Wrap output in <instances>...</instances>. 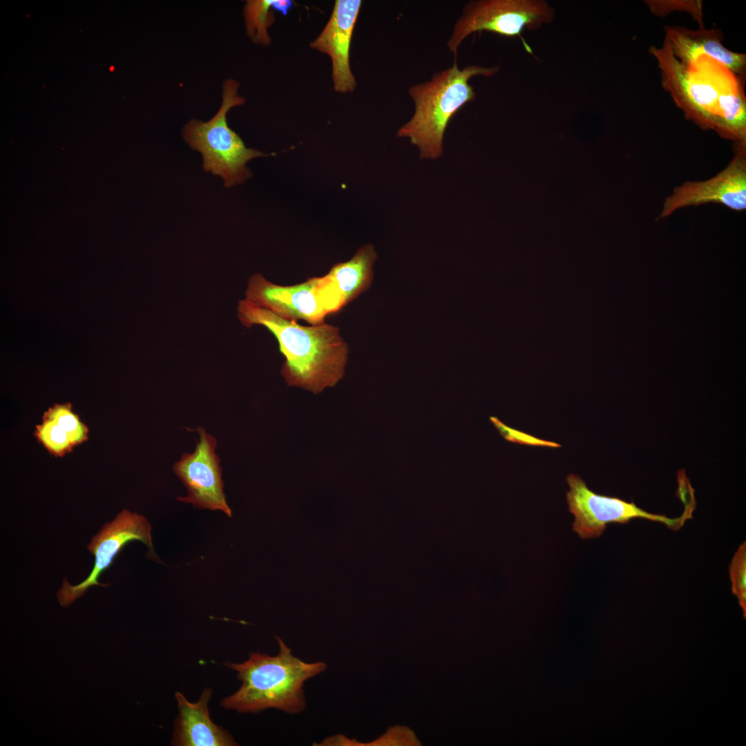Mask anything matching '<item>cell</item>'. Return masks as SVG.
Wrapping results in <instances>:
<instances>
[{
	"label": "cell",
	"mask_w": 746,
	"mask_h": 746,
	"mask_svg": "<svg viewBox=\"0 0 746 746\" xmlns=\"http://www.w3.org/2000/svg\"><path fill=\"white\" fill-rule=\"evenodd\" d=\"M238 318L246 327H266L277 339L285 361L281 374L288 385L314 394L335 385L343 376L349 347L334 325L303 326L247 300L238 301Z\"/></svg>",
	"instance_id": "obj_1"
},
{
	"label": "cell",
	"mask_w": 746,
	"mask_h": 746,
	"mask_svg": "<svg viewBox=\"0 0 746 746\" xmlns=\"http://www.w3.org/2000/svg\"><path fill=\"white\" fill-rule=\"evenodd\" d=\"M279 652L276 656L251 653L242 663L225 662L236 671L242 685L224 698L221 705L240 713L258 712L276 708L297 714L305 707V682L325 670L323 662H306L291 653V650L277 637Z\"/></svg>",
	"instance_id": "obj_2"
},
{
	"label": "cell",
	"mask_w": 746,
	"mask_h": 746,
	"mask_svg": "<svg viewBox=\"0 0 746 746\" xmlns=\"http://www.w3.org/2000/svg\"><path fill=\"white\" fill-rule=\"evenodd\" d=\"M497 67L468 66L460 69L456 61L432 78L411 86L409 95L414 104L410 119L398 131L399 137L408 138L418 147L421 159H436L443 153L446 127L454 115L475 98L468 81L474 76L489 77Z\"/></svg>",
	"instance_id": "obj_3"
},
{
	"label": "cell",
	"mask_w": 746,
	"mask_h": 746,
	"mask_svg": "<svg viewBox=\"0 0 746 746\" xmlns=\"http://www.w3.org/2000/svg\"><path fill=\"white\" fill-rule=\"evenodd\" d=\"M649 50L658 61L663 86L677 106L700 126L714 130L723 93L743 78L706 55L683 64L664 46L661 48L651 47Z\"/></svg>",
	"instance_id": "obj_4"
},
{
	"label": "cell",
	"mask_w": 746,
	"mask_h": 746,
	"mask_svg": "<svg viewBox=\"0 0 746 746\" xmlns=\"http://www.w3.org/2000/svg\"><path fill=\"white\" fill-rule=\"evenodd\" d=\"M238 86L236 81L226 80L222 104L216 115L207 122L191 119L182 131L191 148L202 154L204 170L221 177L227 188L242 184L251 176L246 166L249 160L268 155L257 149L247 148L227 124L228 111L245 102L238 93Z\"/></svg>",
	"instance_id": "obj_5"
},
{
	"label": "cell",
	"mask_w": 746,
	"mask_h": 746,
	"mask_svg": "<svg viewBox=\"0 0 746 746\" xmlns=\"http://www.w3.org/2000/svg\"><path fill=\"white\" fill-rule=\"evenodd\" d=\"M245 299L289 320H304L310 325L325 323L327 316L344 307L329 277H312L293 285H280L261 274L251 276Z\"/></svg>",
	"instance_id": "obj_6"
},
{
	"label": "cell",
	"mask_w": 746,
	"mask_h": 746,
	"mask_svg": "<svg viewBox=\"0 0 746 746\" xmlns=\"http://www.w3.org/2000/svg\"><path fill=\"white\" fill-rule=\"evenodd\" d=\"M566 480L569 486L566 501L570 513L575 517L573 530L582 539L600 537L609 524H627L636 518L659 522L678 530L687 519L692 518L696 507V501L687 498L683 514L679 517L669 518L649 513L633 501L628 502L618 497L597 494L578 475H568Z\"/></svg>",
	"instance_id": "obj_7"
},
{
	"label": "cell",
	"mask_w": 746,
	"mask_h": 746,
	"mask_svg": "<svg viewBox=\"0 0 746 746\" xmlns=\"http://www.w3.org/2000/svg\"><path fill=\"white\" fill-rule=\"evenodd\" d=\"M553 13V9L542 1H472L455 23L448 48L456 55L461 42L470 34L480 31L522 39V33L525 29H535L549 22Z\"/></svg>",
	"instance_id": "obj_8"
},
{
	"label": "cell",
	"mask_w": 746,
	"mask_h": 746,
	"mask_svg": "<svg viewBox=\"0 0 746 746\" xmlns=\"http://www.w3.org/2000/svg\"><path fill=\"white\" fill-rule=\"evenodd\" d=\"M151 526L142 515L124 509L115 518L106 523L87 546L95 557L93 568L88 577L79 584L73 586L64 578L57 591V599L66 607L83 596L92 586L108 587L110 584L99 582V577L113 564L116 556L129 542L139 540L146 545L151 557L155 555L151 540Z\"/></svg>",
	"instance_id": "obj_9"
},
{
	"label": "cell",
	"mask_w": 746,
	"mask_h": 746,
	"mask_svg": "<svg viewBox=\"0 0 746 746\" xmlns=\"http://www.w3.org/2000/svg\"><path fill=\"white\" fill-rule=\"evenodd\" d=\"M195 430L200 441L195 451L182 454L173 467L188 491L186 497H178L177 499L191 503L200 509L219 510L231 517L232 512L223 491L220 458L215 452L217 441L204 428L198 427Z\"/></svg>",
	"instance_id": "obj_10"
},
{
	"label": "cell",
	"mask_w": 746,
	"mask_h": 746,
	"mask_svg": "<svg viewBox=\"0 0 746 746\" xmlns=\"http://www.w3.org/2000/svg\"><path fill=\"white\" fill-rule=\"evenodd\" d=\"M735 153L727 166L712 178L686 182L667 197L658 217L691 205L722 204L735 211L746 209V141L736 142Z\"/></svg>",
	"instance_id": "obj_11"
},
{
	"label": "cell",
	"mask_w": 746,
	"mask_h": 746,
	"mask_svg": "<svg viewBox=\"0 0 746 746\" xmlns=\"http://www.w3.org/2000/svg\"><path fill=\"white\" fill-rule=\"evenodd\" d=\"M361 3L360 0L336 1L328 22L310 44L312 48L330 57L336 92H352L356 87L350 65V48Z\"/></svg>",
	"instance_id": "obj_12"
},
{
	"label": "cell",
	"mask_w": 746,
	"mask_h": 746,
	"mask_svg": "<svg viewBox=\"0 0 746 746\" xmlns=\"http://www.w3.org/2000/svg\"><path fill=\"white\" fill-rule=\"evenodd\" d=\"M664 45L682 63L689 64L701 56H708L743 78L746 69L745 54L733 52L723 44L718 30L700 28L692 30L680 26L665 27Z\"/></svg>",
	"instance_id": "obj_13"
},
{
	"label": "cell",
	"mask_w": 746,
	"mask_h": 746,
	"mask_svg": "<svg viewBox=\"0 0 746 746\" xmlns=\"http://www.w3.org/2000/svg\"><path fill=\"white\" fill-rule=\"evenodd\" d=\"M212 690L204 689L196 702H190L180 692L175 694L178 715L174 723L171 743L179 746L236 745L233 736L211 720L208 708Z\"/></svg>",
	"instance_id": "obj_14"
},
{
	"label": "cell",
	"mask_w": 746,
	"mask_h": 746,
	"mask_svg": "<svg viewBox=\"0 0 746 746\" xmlns=\"http://www.w3.org/2000/svg\"><path fill=\"white\" fill-rule=\"evenodd\" d=\"M35 435L50 453L62 455L87 439L88 429L69 404H59L45 412Z\"/></svg>",
	"instance_id": "obj_15"
},
{
	"label": "cell",
	"mask_w": 746,
	"mask_h": 746,
	"mask_svg": "<svg viewBox=\"0 0 746 746\" xmlns=\"http://www.w3.org/2000/svg\"><path fill=\"white\" fill-rule=\"evenodd\" d=\"M376 258L374 247L367 244L359 248L349 260L334 265L327 274L344 306L370 288Z\"/></svg>",
	"instance_id": "obj_16"
},
{
	"label": "cell",
	"mask_w": 746,
	"mask_h": 746,
	"mask_svg": "<svg viewBox=\"0 0 746 746\" xmlns=\"http://www.w3.org/2000/svg\"><path fill=\"white\" fill-rule=\"evenodd\" d=\"M714 130L736 142L746 141V100L743 79H739L723 93L718 105Z\"/></svg>",
	"instance_id": "obj_17"
},
{
	"label": "cell",
	"mask_w": 746,
	"mask_h": 746,
	"mask_svg": "<svg viewBox=\"0 0 746 746\" xmlns=\"http://www.w3.org/2000/svg\"><path fill=\"white\" fill-rule=\"evenodd\" d=\"M281 1H248L245 8V17L248 35L253 41L267 44L270 41L267 28L274 17L271 7L276 6Z\"/></svg>",
	"instance_id": "obj_18"
},
{
	"label": "cell",
	"mask_w": 746,
	"mask_h": 746,
	"mask_svg": "<svg viewBox=\"0 0 746 746\" xmlns=\"http://www.w3.org/2000/svg\"><path fill=\"white\" fill-rule=\"evenodd\" d=\"M645 3L651 12L658 16H665L674 11H685L691 15L700 28H704L702 3L698 0H647Z\"/></svg>",
	"instance_id": "obj_19"
},
{
	"label": "cell",
	"mask_w": 746,
	"mask_h": 746,
	"mask_svg": "<svg viewBox=\"0 0 746 746\" xmlns=\"http://www.w3.org/2000/svg\"><path fill=\"white\" fill-rule=\"evenodd\" d=\"M732 593L736 595L745 616L746 612V543L743 542L734 553L729 567Z\"/></svg>",
	"instance_id": "obj_20"
},
{
	"label": "cell",
	"mask_w": 746,
	"mask_h": 746,
	"mask_svg": "<svg viewBox=\"0 0 746 746\" xmlns=\"http://www.w3.org/2000/svg\"><path fill=\"white\" fill-rule=\"evenodd\" d=\"M490 421L495 425V427L499 430V433L508 441L513 443H520L526 444L538 445V446H548L551 447H560L557 443H555L551 441H547L537 439L528 434L523 433L519 430L512 429L504 424L497 418L491 417L490 418Z\"/></svg>",
	"instance_id": "obj_21"
}]
</instances>
